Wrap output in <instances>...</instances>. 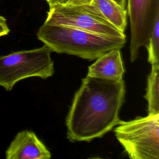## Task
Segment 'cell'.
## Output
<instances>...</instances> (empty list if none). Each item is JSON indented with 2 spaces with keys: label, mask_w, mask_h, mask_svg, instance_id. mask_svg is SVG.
Listing matches in <instances>:
<instances>
[{
  "label": "cell",
  "mask_w": 159,
  "mask_h": 159,
  "mask_svg": "<svg viewBox=\"0 0 159 159\" xmlns=\"http://www.w3.org/2000/svg\"><path fill=\"white\" fill-rule=\"evenodd\" d=\"M114 2H116L119 6H120L123 9H126V0H113Z\"/></svg>",
  "instance_id": "obj_15"
},
{
  "label": "cell",
  "mask_w": 159,
  "mask_h": 159,
  "mask_svg": "<svg viewBox=\"0 0 159 159\" xmlns=\"http://www.w3.org/2000/svg\"><path fill=\"white\" fill-rule=\"evenodd\" d=\"M9 31L6 18L0 15V37L7 35Z\"/></svg>",
  "instance_id": "obj_12"
},
{
  "label": "cell",
  "mask_w": 159,
  "mask_h": 159,
  "mask_svg": "<svg viewBox=\"0 0 159 159\" xmlns=\"http://www.w3.org/2000/svg\"><path fill=\"white\" fill-rule=\"evenodd\" d=\"M45 1H48V0H45Z\"/></svg>",
  "instance_id": "obj_17"
},
{
  "label": "cell",
  "mask_w": 159,
  "mask_h": 159,
  "mask_svg": "<svg viewBox=\"0 0 159 159\" xmlns=\"http://www.w3.org/2000/svg\"><path fill=\"white\" fill-rule=\"evenodd\" d=\"M52 52L44 44L40 48L0 56V86L9 91L22 80L30 77L45 80L52 76L55 73Z\"/></svg>",
  "instance_id": "obj_3"
},
{
  "label": "cell",
  "mask_w": 159,
  "mask_h": 159,
  "mask_svg": "<svg viewBox=\"0 0 159 159\" xmlns=\"http://www.w3.org/2000/svg\"><path fill=\"white\" fill-rule=\"evenodd\" d=\"M125 69L120 49L112 50L96 60L88 67V76L98 79L118 81L122 80Z\"/></svg>",
  "instance_id": "obj_8"
},
{
  "label": "cell",
  "mask_w": 159,
  "mask_h": 159,
  "mask_svg": "<svg viewBox=\"0 0 159 159\" xmlns=\"http://www.w3.org/2000/svg\"><path fill=\"white\" fill-rule=\"evenodd\" d=\"M131 38L130 58L133 62L139 49L147 47L156 20L159 18V0H128Z\"/></svg>",
  "instance_id": "obj_6"
},
{
  "label": "cell",
  "mask_w": 159,
  "mask_h": 159,
  "mask_svg": "<svg viewBox=\"0 0 159 159\" xmlns=\"http://www.w3.org/2000/svg\"><path fill=\"white\" fill-rule=\"evenodd\" d=\"M51 153L32 131L18 132L6 152V159H50Z\"/></svg>",
  "instance_id": "obj_7"
},
{
  "label": "cell",
  "mask_w": 159,
  "mask_h": 159,
  "mask_svg": "<svg viewBox=\"0 0 159 159\" xmlns=\"http://www.w3.org/2000/svg\"><path fill=\"white\" fill-rule=\"evenodd\" d=\"M144 98L147 101L148 114H159V65H152Z\"/></svg>",
  "instance_id": "obj_10"
},
{
  "label": "cell",
  "mask_w": 159,
  "mask_h": 159,
  "mask_svg": "<svg viewBox=\"0 0 159 159\" xmlns=\"http://www.w3.org/2000/svg\"><path fill=\"white\" fill-rule=\"evenodd\" d=\"M44 24L63 25L99 35L125 38V34L109 23L92 3L49 7Z\"/></svg>",
  "instance_id": "obj_5"
},
{
  "label": "cell",
  "mask_w": 159,
  "mask_h": 159,
  "mask_svg": "<svg viewBox=\"0 0 159 159\" xmlns=\"http://www.w3.org/2000/svg\"><path fill=\"white\" fill-rule=\"evenodd\" d=\"M125 94L124 80L112 81L86 76L75 93L66 117L67 138L89 142L100 138L120 121Z\"/></svg>",
  "instance_id": "obj_1"
},
{
  "label": "cell",
  "mask_w": 159,
  "mask_h": 159,
  "mask_svg": "<svg viewBox=\"0 0 159 159\" xmlns=\"http://www.w3.org/2000/svg\"><path fill=\"white\" fill-rule=\"evenodd\" d=\"M70 0H48L47 2L49 4V7L55 6V5H64L67 4Z\"/></svg>",
  "instance_id": "obj_13"
},
{
  "label": "cell",
  "mask_w": 159,
  "mask_h": 159,
  "mask_svg": "<svg viewBox=\"0 0 159 159\" xmlns=\"http://www.w3.org/2000/svg\"><path fill=\"white\" fill-rule=\"evenodd\" d=\"M37 35L52 52L91 61L112 50H120L126 42L124 37L99 35L63 25L43 24Z\"/></svg>",
  "instance_id": "obj_2"
},
{
  "label": "cell",
  "mask_w": 159,
  "mask_h": 159,
  "mask_svg": "<svg viewBox=\"0 0 159 159\" xmlns=\"http://www.w3.org/2000/svg\"><path fill=\"white\" fill-rule=\"evenodd\" d=\"M93 0H70L68 4H72V5H82V4H90Z\"/></svg>",
  "instance_id": "obj_14"
},
{
  "label": "cell",
  "mask_w": 159,
  "mask_h": 159,
  "mask_svg": "<svg viewBox=\"0 0 159 159\" xmlns=\"http://www.w3.org/2000/svg\"><path fill=\"white\" fill-rule=\"evenodd\" d=\"M91 3L109 23L124 34L127 26L126 9H123L113 0H93Z\"/></svg>",
  "instance_id": "obj_9"
},
{
  "label": "cell",
  "mask_w": 159,
  "mask_h": 159,
  "mask_svg": "<svg viewBox=\"0 0 159 159\" xmlns=\"http://www.w3.org/2000/svg\"><path fill=\"white\" fill-rule=\"evenodd\" d=\"M114 132L130 159H159V114L120 120Z\"/></svg>",
  "instance_id": "obj_4"
},
{
  "label": "cell",
  "mask_w": 159,
  "mask_h": 159,
  "mask_svg": "<svg viewBox=\"0 0 159 159\" xmlns=\"http://www.w3.org/2000/svg\"><path fill=\"white\" fill-rule=\"evenodd\" d=\"M90 159H102L100 158H90Z\"/></svg>",
  "instance_id": "obj_16"
},
{
  "label": "cell",
  "mask_w": 159,
  "mask_h": 159,
  "mask_svg": "<svg viewBox=\"0 0 159 159\" xmlns=\"http://www.w3.org/2000/svg\"><path fill=\"white\" fill-rule=\"evenodd\" d=\"M146 48L148 63L151 65H159V18L155 22Z\"/></svg>",
  "instance_id": "obj_11"
}]
</instances>
